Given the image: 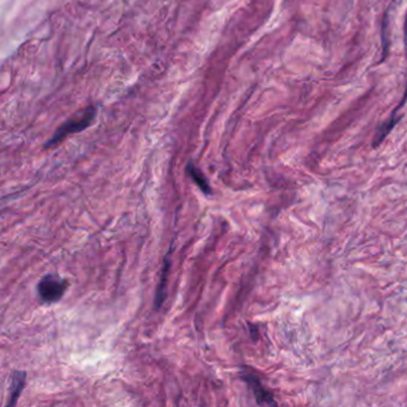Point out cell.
Returning <instances> with one entry per match:
<instances>
[{
  "label": "cell",
  "mask_w": 407,
  "mask_h": 407,
  "mask_svg": "<svg viewBox=\"0 0 407 407\" xmlns=\"http://www.w3.org/2000/svg\"><path fill=\"white\" fill-rule=\"evenodd\" d=\"M95 117L96 109L93 107L82 110V113L72 117L69 121H66L62 126L57 128L51 140H48L46 143V148L55 147L59 143H62L67 136L87 129V127L93 122Z\"/></svg>",
  "instance_id": "1"
},
{
  "label": "cell",
  "mask_w": 407,
  "mask_h": 407,
  "mask_svg": "<svg viewBox=\"0 0 407 407\" xmlns=\"http://www.w3.org/2000/svg\"><path fill=\"white\" fill-rule=\"evenodd\" d=\"M242 379L251 388L253 395H255V398H256L257 404H260V405H276V403L273 401V395H270L268 390H264V387L260 383L258 377H255L252 372L245 369L242 372Z\"/></svg>",
  "instance_id": "4"
},
{
  "label": "cell",
  "mask_w": 407,
  "mask_h": 407,
  "mask_svg": "<svg viewBox=\"0 0 407 407\" xmlns=\"http://www.w3.org/2000/svg\"><path fill=\"white\" fill-rule=\"evenodd\" d=\"M186 171L190 176L191 179L195 182L196 186H199V189L202 190L206 195H210L212 194V188L209 184L207 178L204 177V174L196 168L194 163H189L186 166Z\"/></svg>",
  "instance_id": "7"
},
{
  "label": "cell",
  "mask_w": 407,
  "mask_h": 407,
  "mask_svg": "<svg viewBox=\"0 0 407 407\" xmlns=\"http://www.w3.org/2000/svg\"><path fill=\"white\" fill-rule=\"evenodd\" d=\"M406 102L407 87L406 90H405V93H404L403 98L400 100V103L395 107L393 113H392V115L388 117V120H386V121L383 122V123H381V125L379 126V128H377V133H375V138H374V143H372V146H374V147L380 146V143L387 138V135L390 134V132L393 130V128L397 126V123L400 121L401 116L399 115V113H400V110L404 108V105H405Z\"/></svg>",
  "instance_id": "3"
},
{
  "label": "cell",
  "mask_w": 407,
  "mask_h": 407,
  "mask_svg": "<svg viewBox=\"0 0 407 407\" xmlns=\"http://www.w3.org/2000/svg\"><path fill=\"white\" fill-rule=\"evenodd\" d=\"M171 251H172V246L164 258V266H163V271H161V282H159V286L156 289V299H154L156 309H159L166 299V286H168V278H169L170 268H171Z\"/></svg>",
  "instance_id": "5"
},
{
  "label": "cell",
  "mask_w": 407,
  "mask_h": 407,
  "mask_svg": "<svg viewBox=\"0 0 407 407\" xmlns=\"http://www.w3.org/2000/svg\"><path fill=\"white\" fill-rule=\"evenodd\" d=\"M404 37H405V44L407 48V13L406 18H405V26H404Z\"/></svg>",
  "instance_id": "8"
},
{
  "label": "cell",
  "mask_w": 407,
  "mask_h": 407,
  "mask_svg": "<svg viewBox=\"0 0 407 407\" xmlns=\"http://www.w3.org/2000/svg\"><path fill=\"white\" fill-rule=\"evenodd\" d=\"M69 288V281L59 278L57 275H46L37 286L39 299L46 303L60 301Z\"/></svg>",
  "instance_id": "2"
},
{
  "label": "cell",
  "mask_w": 407,
  "mask_h": 407,
  "mask_svg": "<svg viewBox=\"0 0 407 407\" xmlns=\"http://www.w3.org/2000/svg\"><path fill=\"white\" fill-rule=\"evenodd\" d=\"M26 372L16 370L12 372L11 377V385H10V399L8 407L15 406L17 403L18 398L22 395L23 388L26 386Z\"/></svg>",
  "instance_id": "6"
}]
</instances>
